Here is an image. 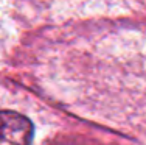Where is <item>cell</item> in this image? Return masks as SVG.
<instances>
[{"mask_svg": "<svg viewBox=\"0 0 146 145\" xmlns=\"http://www.w3.org/2000/svg\"><path fill=\"white\" fill-rule=\"evenodd\" d=\"M33 134L30 119L14 111H0V145H30Z\"/></svg>", "mask_w": 146, "mask_h": 145, "instance_id": "6da1fadb", "label": "cell"}]
</instances>
